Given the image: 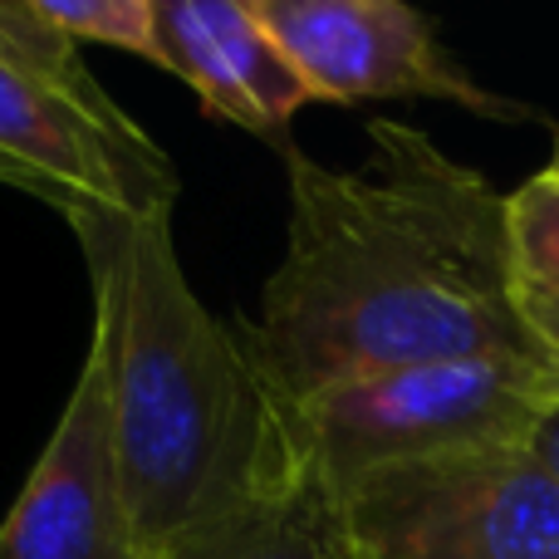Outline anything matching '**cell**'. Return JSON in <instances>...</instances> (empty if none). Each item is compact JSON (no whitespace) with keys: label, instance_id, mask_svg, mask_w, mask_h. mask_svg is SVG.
Listing matches in <instances>:
<instances>
[{"label":"cell","instance_id":"6da1fadb","mask_svg":"<svg viewBox=\"0 0 559 559\" xmlns=\"http://www.w3.org/2000/svg\"><path fill=\"white\" fill-rule=\"evenodd\" d=\"M364 138L368 157L348 173L280 147L285 255L246 338L285 403L413 364L525 354L511 305V192L423 128L373 118Z\"/></svg>","mask_w":559,"mask_h":559},{"label":"cell","instance_id":"7a4b0ae2","mask_svg":"<svg viewBox=\"0 0 559 559\" xmlns=\"http://www.w3.org/2000/svg\"><path fill=\"white\" fill-rule=\"evenodd\" d=\"M94 285V338L118 481L143 545L163 559L187 531L251 501L305 456L246 324L206 309L182 271L173 212L69 206Z\"/></svg>","mask_w":559,"mask_h":559},{"label":"cell","instance_id":"3957f363","mask_svg":"<svg viewBox=\"0 0 559 559\" xmlns=\"http://www.w3.org/2000/svg\"><path fill=\"white\" fill-rule=\"evenodd\" d=\"M0 163L29 197L108 212H173V157L98 88L84 55L29 15V0H0Z\"/></svg>","mask_w":559,"mask_h":559},{"label":"cell","instance_id":"277c9868","mask_svg":"<svg viewBox=\"0 0 559 559\" xmlns=\"http://www.w3.org/2000/svg\"><path fill=\"white\" fill-rule=\"evenodd\" d=\"M559 403L525 354L442 358L319 388L289 407L295 447L334 491L368 472L486 442H531Z\"/></svg>","mask_w":559,"mask_h":559},{"label":"cell","instance_id":"5b68a950","mask_svg":"<svg viewBox=\"0 0 559 559\" xmlns=\"http://www.w3.org/2000/svg\"><path fill=\"white\" fill-rule=\"evenodd\" d=\"M338 501L358 559H559V481L531 442L397 462Z\"/></svg>","mask_w":559,"mask_h":559},{"label":"cell","instance_id":"8992f818","mask_svg":"<svg viewBox=\"0 0 559 559\" xmlns=\"http://www.w3.org/2000/svg\"><path fill=\"white\" fill-rule=\"evenodd\" d=\"M255 15L295 59L314 88V104L442 98L496 123L535 118V108H521L472 79L432 20L403 0H255Z\"/></svg>","mask_w":559,"mask_h":559},{"label":"cell","instance_id":"52a82bcc","mask_svg":"<svg viewBox=\"0 0 559 559\" xmlns=\"http://www.w3.org/2000/svg\"><path fill=\"white\" fill-rule=\"evenodd\" d=\"M0 559H153L128 515L104 388L88 358L45 452L0 521Z\"/></svg>","mask_w":559,"mask_h":559},{"label":"cell","instance_id":"ba28073f","mask_svg":"<svg viewBox=\"0 0 559 559\" xmlns=\"http://www.w3.org/2000/svg\"><path fill=\"white\" fill-rule=\"evenodd\" d=\"M157 69L197 94L206 118L289 147V123L314 88L275 45L255 0H153Z\"/></svg>","mask_w":559,"mask_h":559},{"label":"cell","instance_id":"9c48e42d","mask_svg":"<svg viewBox=\"0 0 559 559\" xmlns=\"http://www.w3.org/2000/svg\"><path fill=\"white\" fill-rule=\"evenodd\" d=\"M163 559H358L338 491L299 462L251 501L187 531Z\"/></svg>","mask_w":559,"mask_h":559},{"label":"cell","instance_id":"30bf717a","mask_svg":"<svg viewBox=\"0 0 559 559\" xmlns=\"http://www.w3.org/2000/svg\"><path fill=\"white\" fill-rule=\"evenodd\" d=\"M511 305L525 354L559 397V187L545 177L511 192Z\"/></svg>","mask_w":559,"mask_h":559},{"label":"cell","instance_id":"8fae6325","mask_svg":"<svg viewBox=\"0 0 559 559\" xmlns=\"http://www.w3.org/2000/svg\"><path fill=\"white\" fill-rule=\"evenodd\" d=\"M29 15L74 49L108 45L157 64L153 0H29Z\"/></svg>","mask_w":559,"mask_h":559},{"label":"cell","instance_id":"7c38bea8","mask_svg":"<svg viewBox=\"0 0 559 559\" xmlns=\"http://www.w3.org/2000/svg\"><path fill=\"white\" fill-rule=\"evenodd\" d=\"M531 452L550 466V476L559 481V403L540 417V427H535V437H531Z\"/></svg>","mask_w":559,"mask_h":559},{"label":"cell","instance_id":"4fadbf2b","mask_svg":"<svg viewBox=\"0 0 559 559\" xmlns=\"http://www.w3.org/2000/svg\"><path fill=\"white\" fill-rule=\"evenodd\" d=\"M0 187H15V192H29V187H25V177H20L10 163H0Z\"/></svg>","mask_w":559,"mask_h":559},{"label":"cell","instance_id":"5bb4252c","mask_svg":"<svg viewBox=\"0 0 559 559\" xmlns=\"http://www.w3.org/2000/svg\"><path fill=\"white\" fill-rule=\"evenodd\" d=\"M545 182H550V187H559V138H555V153H550V163H545Z\"/></svg>","mask_w":559,"mask_h":559}]
</instances>
